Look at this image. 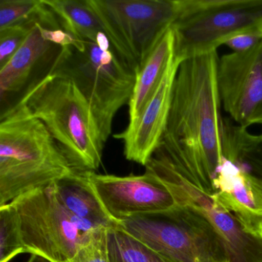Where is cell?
<instances>
[{
  "instance_id": "obj_1",
  "label": "cell",
  "mask_w": 262,
  "mask_h": 262,
  "mask_svg": "<svg viewBox=\"0 0 262 262\" xmlns=\"http://www.w3.org/2000/svg\"><path fill=\"white\" fill-rule=\"evenodd\" d=\"M217 51L181 62L166 128L156 151L214 180L225 158L226 122L217 84Z\"/></svg>"
},
{
  "instance_id": "obj_2",
  "label": "cell",
  "mask_w": 262,
  "mask_h": 262,
  "mask_svg": "<svg viewBox=\"0 0 262 262\" xmlns=\"http://www.w3.org/2000/svg\"><path fill=\"white\" fill-rule=\"evenodd\" d=\"M76 171L25 102L1 111L0 206Z\"/></svg>"
},
{
  "instance_id": "obj_3",
  "label": "cell",
  "mask_w": 262,
  "mask_h": 262,
  "mask_svg": "<svg viewBox=\"0 0 262 262\" xmlns=\"http://www.w3.org/2000/svg\"><path fill=\"white\" fill-rule=\"evenodd\" d=\"M19 99L45 125L76 171L100 167L105 143L90 104L73 82L45 73Z\"/></svg>"
},
{
  "instance_id": "obj_4",
  "label": "cell",
  "mask_w": 262,
  "mask_h": 262,
  "mask_svg": "<svg viewBox=\"0 0 262 262\" xmlns=\"http://www.w3.org/2000/svg\"><path fill=\"white\" fill-rule=\"evenodd\" d=\"M46 73L76 85L90 104L106 143L116 113L133 96L136 70L113 47L104 50L96 42L77 39L74 45L61 48Z\"/></svg>"
},
{
  "instance_id": "obj_5",
  "label": "cell",
  "mask_w": 262,
  "mask_h": 262,
  "mask_svg": "<svg viewBox=\"0 0 262 262\" xmlns=\"http://www.w3.org/2000/svg\"><path fill=\"white\" fill-rule=\"evenodd\" d=\"M119 226L168 262H230L222 237L209 222L181 205L139 214Z\"/></svg>"
},
{
  "instance_id": "obj_6",
  "label": "cell",
  "mask_w": 262,
  "mask_h": 262,
  "mask_svg": "<svg viewBox=\"0 0 262 262\" xmlns=\"http://www.w3.org/2000/svg\"><path fill=\"white\" fill-rule=\"evenodd\" d=\"M145 167L165 185L176 205L194 210L209 222L222 237L230 262H262V238L245 232L219 203L212 179L173 163L158 151Z\"/></svg>"
},
{
  "instance_id": "obj_7",
  "label": "cell",
  "mask_w": 262,
  "mask_h": 262,
  "mask_svg": "<svg viewBox=\"0 0 262 262\" xmlns=\"http://www.w3.org/2000/svg\"><path fill=\"white\" fill-rule=\"evenodd\" d=\"M174 56L217 51L233 36L262 30V0H178Z\"/></svg>"
},
{
  "instance_id": "obj_8",
  "label": "cell",
  "mask_w": 262,
  "mask_h": 262,
  "mask_svg": "<svg viewBox=\"0 0 262 262\" xmlns=\"http://www.w3.org/2000/svg\"><path fill=\"white\" fill-rule=\"evenodd\" d=\"M112 47L139 71L177 13L178 0H87Z\"/></svg>"
},
{
  "instance_id": "obj_9",
  "label": "cell",
  "mask_w": 262,
  "mask_h": 262,
  "mask_svg": "<svg viewBox=\"0 0 262 262\" xmlns=\"http://www.w3.org/2000/svg\"><path fill=\"white\" fill-rule=\"evenodd\" d=\"M20 222L27 253L67 262L96 227L76 219L62 203L55 183L29 191L11 202Z\"/></svg>"
},
{
  "instance_id": "obj_10",
  "label": "cell",
  "mask_w": 262,
  "mask_h": 262,
  "mask_svg": "<svg viewBox=\"0 0 262 262\" xmlns=\"http://www.w3.org/2000/svg\"><path fill=\"white\" fill-rule=\"evenodd\" d=\"M217 84L222 108L236 125H262V41L248 51L219 56Z\"/></svg>"
},
{
  "instance_id": "obj_11",
  "label": "cell",
  "mask_w": 262,
  "mask_h": 262,
  "mask_svg": "<svg viewBox=\"0 0 262 262\" xmlns=\"http://www.w3.org/2000/svg\"><path fill=\"white\" fill-rule=\"evenodd\" d=\"M86 173L104 208L117 223L133 216L166 211L176 205L165 185L147 171L128 176Z\"/></svg>"
},
{
  "instance_id": "obj_12",
  "label": "cell",
  "mask_w": 262,
  "mask_h": 262,
  "mask_svg": "<svg viewBox=\"0 0 262 262\" xmlns=\"http://www.w3.org/2000/svg\"><path fill=\"white\" fill-rule=\"evenodd\" d=\"M182 60L174 56L151 99L136 121L114 138L123 141L127 160L145 166L160 145L169 116L173 84Z\"/></svg>"
},
{
  "instance_id": "obj_13",
  "label": "cell",
  "mask_w": 262,
  "mask_h": 262,
  "mask_svg": "<svg viewBox=\"0 0 262 262\" xmlns=\"http://www.w3.org/2000/svg\"><path fill=\"white\" fill-rule=\"evenodd\" d=\"M219 203L245 232L262 238V180L243 164L224 158L213 180Z\"/></svg>"
},
{
  "instance_id": "obj_14",
  "label": "cell",
  "mask_w": 262,
  "mask_h": 262,
  "mask_svg": "<svg viewBox=\"0 0 262 262\" xmlns=\"http://www.w3.org/2000/svg\"><path fill=\"white\" fill-rule=\"evenodd\" d=\"M41 24L35 23L20 48L10 60L0 69L1 103L11 95L26 90L31 78L43 62L56 57L60 47L44 39Z\"/></svg>"
},
{
  "instance_id": "obj_15",
  "label": "cell",
  "mask_w": 262,
  "mask_h": 262,
  "mask_svg": "<svg viewBox=\"0 0 262 262\" xmlns=\"http://www.w3.org/2000/svg\"><path fill=\"white\" fill-rule=\"evenodd\" d=\"M58 194L67 209L73 216L96 228H114L115 222L99 200L86 171H76L55 182Z\"/></svg>"
},
{
  "instance_id": "obj_16",
  "label": "cell",
  "mask_w": 262,
  "mask_h": 262,
  "mask_svg": "<svg viewBox=\"0 0 262 262\" xmlns=\"http://www.w3.org/2000/svg\"><path fill=\"white\" fill-rule=\"evenodd\" d=\"M174 56V35L172 29L169 28L137 72L133 96L128 104L129 122L139 117L157 90Z\"/></svg>"
},
{
  "instance_id": "obj_17",
  "label": "cell",
  "mask_w": 262,
  "mask_h": 262,
  "mask_svg": "<svg viewBox=\"0 0 262 262\" xmlns=\"http://www.w3.org/2000/svg\"><path fill=\"white\" fill-rule=\"evenodd\" d=\"M43 2L54 13L62 30L76 39L96 42L99 33L103 32L87 0H43Z\"/></svg>"
},
{
  "instance_id": "obj_18",
  "label": "cell",
  "mask_w": 262,
  "mask_h": 262,
  "mask_svg": "<svg viewBox=\"0 0 262 262\" xmlns=\"http://www.w3.org/2000/svg\"><path fill=\"white\" fill-rule=\"evenodd\" d=\"M110 262H168L118 225L107 229Z\"/></svg>"
},
{
  "instance_id": "obj_19",
  "label": "cell",
  "mask_w": 262,
  "mask_h": 262,
  "mask_svg": "<svg viewBox=\"0 0 262 262\" xmlns=\"http://www.w3.org/2000/svg\"><path fill=\"white\" fill-rule=\"evenodd\" d=\"M230 156L262 180V139L232 125L228 135Z\"/></svg>"
},
{
  "instance_id": "obj_20",
  "label": "cell",
  "mask_w": 262,
  "mask_h": 262,
  "mask_svg": "<svg viewBox=\"0 0 262 262\" xmlns=\"http://www.w3.org/2000/svg\"><path fill=\"white\" fill-rule=\"evenodd\" d=\"M21 253L27 251L17 211L10 202L0 206V262H10Z\"/></svg>"
},
{
  "instance_id": "obj_21",
  "label": "cell",
  "mask_w": 262,
  "mask_h": 262,
  "mask_svg": "<svg viewBox=\"0 0 262 262\" xmlns=\"http://www.w3.org/2000/svg\"><path fill=\"white\" fill-rule=\"evenodd\" d=\"M107 229L93 230L89 238L79 246L75 255L67 262H110L107 244Z\"/></svg>"
},
{
  "instance_id": "obj_22",
  "label": "cell",
  "mask_w": 262,
  "mask_h": 262,
  "mask_svg": "<svg viewBox=\"0 0 262 262\" xmlns=\"http://www.w3.org/2000/svg\"><path fill=\"white\" fill-rule=\"evenodd\" d=\"M35 23L36 20L20 23L0 30V69L4 67L20 48Z\"/></svg>"
},
{
  "instance_id": "obj_23",
  "label": "cell",
  "mask_w": 262,
  "mask_h": 262,
  "mask_svg": "<svg viewBox=\"0 0 262 262\" xmlns=\"http://www.w3.org/2000/svg\"><path fill=\"white\" fill-rule=\"evenodd\" d=\"M262 41V30L247 32L233 36L227 40L224 46L231 49L233 53L248 51Z\"/></svg>"
},
{
  "instance_id": "obj_24",
  "label": "cell",
  "mask_w": 262,
  "mask_h": 262,
  "mask_svg": "<svg viewBox=\"0 0 262 262\" xmlns=\"http://www.w3.org/2000/svg\"><path fill=\"white\" fill-rule=\"evenodd\" d=\"M27 262H54L43 256L39 255V254H31V257L29 259Z\"/></svg>"
},
{
  "instance_id": "obj_25",
  "label": "cell",
  "mask_w": 262,
  "mask_h": 262,
  "mask_svg": "<svg viewBox=\"0 0 262 262\" xmlns=\"http://www.w3.org/2000/svg\"><path fill=\"white\" fill-rule=\"evenodd\" d=\"M257 136H258L260 138V139H262V133H260V134L257 135Z\"/></svg>"
}]
</instances>
